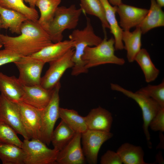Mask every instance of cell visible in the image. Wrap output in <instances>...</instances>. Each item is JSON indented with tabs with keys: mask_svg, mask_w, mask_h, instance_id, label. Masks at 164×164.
I'll list each match as a JSON object with an SVG mask.
<instances>
[{
	"mask_svg": "<svg viewBox=\"0 0 164 164\" xmlns=\"http://www.w3.org/2000/svg\"><path fill=\"white\" fill-rule=\"evenodd\" d=\"M157 3L161 7L164 6V0H156Z\"/></svg>",
	"mask_w": 164,
	"mask_h": 164,
	"instance_id": "f35d334b",
	"label": "cell"
},
{
	"mask_svg": "<svg viewBox=\"0 0 164 164\" xmlns=\"http://www.w3.org/2000/svg\"><path fill=\"white\" fill-rule=\"evenodd\" d=\"M0 142L15 144L21 148L23 142L15 131L5 123L0 121Z\"/></svg>",
	"mask_w": 164,
	"mask_h": 164,
	"instance_id": "1f68e13d",
	"label": "cell"
},
{
	"mask_svg": "<svg viewBox=\"0 0 164 164\" xmlns=\"http://www.w3.org/2000/svg\"><path fill=\"white\" fill-rule=\"evenodd\" d=\"M86 18V26L84 29H74L69 36V39L74 43L75 50L72 57L74 63L71 72L73 76L88 72V70L86 68L85 63L82 59L85 49L87 46H96L102 40L94 32L90 19Z\"/></svg>",
	"mask_w": 164,
	"mask_h": 164,
	"instance_id": "7a4b0ae2",
	"label": "cell"
},
{
	"mask_svg": "<svg viewBox=\"0 0 164 164\" xmlns=\"http://www.w3.org/2000/svg\"><path fill=\"white\" fill-rule=\"evenodd\" d=\"M5 49L22 56L32 55L53 43L47 32L35 22L28 19L23 22L21 33L12 37L0 34Z\"/></svg>",
	"mask_w": 164,
	"mask_h": 164,
	"instance_id": "6da1fadb",
	"label": "cell"
},
{
	"mask_svg": "<svg viewBox=\"0 0 164 164\" xmlns=\"http://www.w3.org/2000/svg\"><path fill=\"white\" fill-rule=\"evenodd\" d=\"M114 44V38L112 37L108 39L105 34L104 39L99 44L94 47H87L82 57L86 68L88 70L106 64L123 65L125 63V60L115 54Z\"/></svg>",
	"mask_w": 164,
	"mask_h": 164,
	"instance_id": "3957f363",
	"label": "cell"
},
{
	"mask_svg": "<svg viewBox=\"0 0 164 164\" xmlns=\"http://www.w3.org/2000/svg\"><path fill=\"white\" fill-rule=\"evenodd\" d=\"M76 133L61 120L52 134L51 142L54 149L59 151H60L72 139Z\"/></svg>",
	"mask_w": 164,
	"mask_h": 164,
	"instance_id": "4316f807",
	"label": "cell"
},
{
	"mask_svg": "<svg viewBox=\"0 0 164 164\" xmlns=\"http://www.w3.org/2000/svg\"><path fill=\"white\" fill-rule=\"evenodd\" d=\"M60 82L53 88L51 99L41 111L40 140L47 145L51 143V135L55 123L59 118Z\"/></svg>",
	"mask_w": 164,
	"mask_h": 164,
	"instance_id": "52a82bcc",
	"label": "cell"
},
{
	"mask_svg": "<svg viewBox=\"0 0 164 164\" xmlns=\"http://www.w3.org/2000/svg\"><path fill=\"white\" fill-rule=\"evenodd\" d=\"M150 9L139 27L142 33L145 34L150 30L164 26V13L156 0H150Z\"/></svg>",
	"mask_w": 164,
	"mask_h": 164,
	"instance_id": "44dd1931",
	"label": "cell"
},
{
	"mask_svg": "<svg viewBox=\"0 0 164 164\" xmlns=\"http://www.w3.org/2000/svg\"><path fill=\"white\" fill-rule=\"evenodd\" d=\"M24 86L15 76H8L0 72V91L9 100L18 103L22 101Z\"/></svg>",
	"mask_w": 164,
	"mask_h": 164,
	"instance_id": "ac0fdd59",
	"label": "cell"
},
{
	"mask_svg": "<svg viewBox=\"0 0 164 164\" xmlns=\"http://www.w3.org/2000/svg\"><path fill=\"white\" fill-rule=\"evenodd\" d=\"M149 10L123 4L117 6L116 12L120 18V26L123 31L138 27L147 14Z\"/></svg>",
	"mask_w": 164,
	"mask_h": 164,
	"instance_id": "5bb4252c",
	"label": "cell"
},
{
	"mask_svg": "<svg viewBox=\"0 0 164 164\" xmlns=\"http://www.w3.org/2000/svg\"><path fill=\"white\" fill-rule=\"evenodd\" d=\"M110 85L111 90L121 92L132 99L140 108L142 114L143 132L148 145L151 147V138L149 130V124L153 117L162 108L153 99L138 91L133 92L117 84L111 83Z\"/></svg>",
	"mask_w": 164,
	"mask_h": 164,
	"instance_id": "5b68a950",
	"label": "cell"
},
{
	"mask_svg": "<svg viewBox=\"0 0 164 164\" xmlns=\"http://www.w3.org/2000/svg\"><path fill=\"white\" fill-rule=\"evenodd\" d=\"M24 152L15 144L0 142V159L3 164H24Z\"/></svg>",
	"mask_w": 164,
	"mask_h": 164,
	"instance_id": "d4e9b609",
	"label": "cell"
},
{
	"mask_svg": "<svg viewBox=\"0 0 164 164\" xmlns=\"http://www.w3.org/2000/svg\"><path fill=\"white\" fill-rule=\"evenodd\" d=\"M37 0H23L26 2L28 3L29 5V7L35 8Z\"/></svg>",
	"mask_w": 164,
	"mask_h": 164,
	"instance_id": "d590c367",
	"label": "cell"
},
{
	"mask_svg": "<svg viewBox=\"0 0 164 164\" xmlns=\"http://www.w3.org/2000/svg\"><path fill=\"white\" fill-rule=\"evenodd\" d=\"M109 3L113 6H117L121 3V0H108Z\"/></svg>",
	"mask_w": 164,
	"mask_h": 164,
	"instance_id": "74e56055",
	"label": "cell"
},
{
	"mask_svg": "<svg viewBox=\"0 0 164 164\" xmlns=\"http://www.w3.org/2000/svg\"><path fill=\"white\" fill-rule=\"evenodd\" d=\"M0 121L12 127L25 139H31L22 124L18 103L12 101L1 94L0 95Z\"/></svg>",
	"mask_w": 164,
	"mask_h": 164,
	"instance_id": "8fae6325",
	"label": "cell"
},
{
	"mask_svg": "<svg viewBox=\"0 0 164 164\" xmlns=\"http://www.w3.org/2000/svg\"><path fill=\"white\" fill-rule=\"evenodd\" d=\"M59 118L76 133L82 134L88 129L84 117L73 109L60 107Z\"/></svg>",
	"mask_w": 164,
	"mask_h": 164,
	"instance_id": "83f0119b",
	"label": "cell"
},
{
	"mask_svg": "<svg viewBox=\"0 0 164 164\" xmlns=\"http://www.w3.org/2000/svg\"><path fill=\"white\" fill-rule=\"evenodd\" d=\"M81 135L76 133L69 142L59 152L56 164L85 163L86 160L81 145Z\"/></svg>",
	"mask_w": 164,
	"mask_h": 164,
	"instance_id": "4fadbf2b",
	"label": "cell"
},
{
	"mask_svg": "<svg viewBox=\"0 0 164 164\" xmlns=\"http://www.w3.org/2000/svg\"><path fill=\"white\" fill-rule=\"evenodd\" d=\"M100 162L101 164H122L118 153L111 150H108L101 156Z\"/></svg>",
	"mask_w": 164,
	"mask_h": 164,
	"instance_id": "e575fe53",
	"label": "cell"
},
{
	"mask_svg": "<svg viewBox=\"0 0 164 164\" xmlns=\"http://www.w3.org/2000/svg\"><path fill=\"white\" fill-rule=\"evenodd\" d=\"M163 157L162 153H159L156 155V161L159 164H162L164 163V160L163 159Z\"/></svg>",
	"mask_w": 164,
	"mask_h": 164,
	"instance_id": "8d00e7d4",
	"label": "cell"
},
{
	"mask_svg": "<svg viewBox=\"0 0 164 164\" xmlns=\"http://www.w3.org/2000/svg\"><path fill=\"white\" fill-rule=\"evenodd\" d=\"M22 148L24 152V164H55L59 151L48 148L39 139H24Z\"/></svg>",
	"mask_w": 164,
	"mask_h": 164,
	"instance_id": "8992f818",
	"label": "cell"
},
{
	"mask_svg": "<svg viewBox=\"0 0 164 164\" xmlns=\"http://www.w3.org/2000/svg\"><path fill=\"white\" fill-rule=\"evenodd\" d=\"M73 48L60 58L49 63V69L41 78L40 85L41 86L47 90L53 89L60 82L61 78L65 71L73 67L74 63L72 57L74 51Z\"/></svg>",
	"mask_w": 164,
	"mask_h": 164,
	"instance_id": "30bf717a",
	"label": "cell"
},
{
	"mask_svg": "<svg viewBox=\"0 0 164 164\" xmlns=\"http://www.w3.org/2000/svg\"><path fill=\"white\" fill-rule=\"evenodd\" d=\"M82 12L97 17L100 20L104 29H110L106 20L104 8L100 0H80Z\"/></svg>",
	"mask_w": 164,
	"mask_h": 164,
	"instance_id": "f1b7e54d",
	"label": "cell"
},
{
	"mask_svg": "<svg viewBox=\"0 0 164 164\" xmlns=\"http://www.w3.org/2000/svg\"><path fill=\"white\" fill-rule=\"evenodd\" d=\"M149 127L154 131L164 132V108H161L151 120Z\"/></svg>",
	"mask_w": 164,
	"mask_h": 164,
	"instance_id": "d6a6232c",
	"label": "cell"
},
{
	"mask_svg": "<svg viewBox=\"0 0 164 164\" xmlns=\"http://www.w3.org/2000/svg\"><path fill=\"white\" fill-rule=\"evenodd\" d=\"M61 2V0H37L36 2V6L40 13L37 22L47 31Z\"/></svg>",
	"mask_w": 164,
	"mask_h": 164,
	"instance_id": "cb8c5ba5",
	"label": "cell"
},
{
	"mask_svg": "<svg viewBox=\"0 0 164 164\" xmlns=\"http://www.w3.org/2000/svg\"><path fill=\"white\" fill-rule=\"evenodd\" d=\"M0 25H1V21H0ZM0 44L2 45L1 42L0 40Z\"/></svg>",
	"mask_w": 164,
	"mask_h": 164,
	"instance_id": "ab89813d",
	"label": "cell"
},
{
	"mask_svg": "<svg viewBox=\"0 0 164 164\" xmlns=\"http://www.w3.org/2000/svg\"><path fill=\"white\" fill-rule=\"evenodd\" d=\"M74 42L71 40L61 41L48 46L31 55L45 63L55 60L74 48Z\"/></svg>",
	"mask_w": 164,
	"mask_h": 164,
	"instance_id": "e0dca14e",
	"label": "cell"
},
{
	"mask_svg": "<svg viewBox=\"0 0 164 164\" xmlns=\"http://www.w3.org/2000/svg\"><path fill=\"white\" fill-rule=\"evenodd\" d=\"M104 8L106 20L110 26V32L114 36L116 50L124 49L122 39L123 30L119 26L116 19L115 13L117 6L111 5L108 0H100Z\"/></svg>",
	"mask_w": 164,
	"mask_h": 164,
	"instance_id": "d6986e66",
	"label": "cell"
},
{
	"mask_svg": "<svg viewBox=\"0 0 164 164\" xmlns=\"http://www.w3.org/2000/svg\"><path fill=\"white\" fill-rule=\"evenodd\" d=\"M53 89L47 90L40 85L24 86L22 101L38 109H44L48 104L52 97Z\"/></svg>",
	"mask_w": 164,
	"mask_h": 164,
	"instance_id": "9a60e30c",
	"label": "cell"
},
{
	"mask_svg": "<svg viewBox=\"0 0 164 164\" xmlns=\"http://www.w3.org/2000/svg\"><path fill=\"white\" fill-rule=\"evenodd\" d=\"M82 12L81 9L77 8L74 5L57 8L47 31L53 43L62 40L65 30L75 28Z\"/></svg>",
	"mask_w": 164,
	"mask_h": 164,
	"instance_id": "277c9868",
	"label": "cell"
},
{
	"mask_svg": "<svg viewBox=\"0 0 164 164\" xmlns=\"http://www.w3.org/2000/svg\"><path fill=\"white\" fill-rule=\"evenodd\" d=\"M135 61L138 63L142 71L146 82H151L156 79L159 71L153 63L146 50L141 49L136 56Z\"/></svg>",
	"mask_w": 164,
	"mask_h": 164,
	"instance_id": "484cf974",
	"label": "cell"
},
{
	"mask_svg": "<svg viewBox=\"0 0 164 164\" xmlns=\"http://www.w3.org/2000/svg\"><path fill=\"white\" fill-rule=\"evenodd\" d=\"M22 56L14 52L5 49L0 50V67L7 63H14L18 60Z\"/></svg>",
	"mask_w": 164,
	"mask_h": 164,
	"instance_id": "836d02e7",
	"label": "cell"
},
{
	"mask_svg": "<svg viewBox=\"0 0 164 164\" xmlns=\"http://www.w3.org/2000/svg\"><path fill=\"white\" fill-rule=\"evenodd\" d=\"M142 32L139 27H136L132 32L123 31L122 39L124 43V49L127 51V58L128 62L135 61V57L141 49Z\"/></svg>",
	"mask_w": 164,
	"mask_h": 164,
	"instance_id": "7402d4cb",
	"label": "cell"
},
{
	"mask_svg": "<svg viewBox=\"0 0 164 164\" xmlns=\"http://www.w3.org/2000/svg\"><path fill=\"white\" fill-rule=\"evenodd\" d=\"M2 45L0 44V48H1L2 47Z\"/></svg>",
	"mask_w": 164,
	"mask_h": 164,
	"instance_id": "60d3db41",
	"label": "cell"
},
{
	"mask_svg": "<svg viewBox=\"0 0 164 164\" xmlns=\"http://www.w3.org/2000/svg\"><path fill=\"white\" fill-rule=\"evenodd\" d=\"M28 19L19 12L0 6V28L9 29L12 33L20 35L22 24Z\"/></svg>",
	"mask_w": 164,
	"mask_h": 164,
	"instance_id": "ffe728a7",
	"label": "cell"
},
{
	"mask_svg": "<svg viewBox=\"0 0 164 164\" xmlns=\"http://www.w3.org/2000/svg\"><path fill=\"white\" fill-rule=\"evenodd\" d=\"M138 91L156 101L162 108H164V81L157 85L149 84Z\"/></svg>",
	"mask_w": 164,
	"mask_h": 164,
	"instance_id": "4dcf8cb0",
	"label": "cell"
},
{
	"mask_svg": "<svg viewBox=\"0 0 164 164\" xmlns=\"http://www.w3.org/2000/svg\"><path fill=\"white\" fill-rule=\"evenodd\" d=\"M14 63L19 71L18 79L23 86L40 85L45 63L30 55L22 56Z\"/></svg>",
	"mask_w": 164,
	"mask_h": 164,
	"instance_id": "ba28073f",
	"label": "cell"
},
{
	"mask_svg": "<svg viewBox=\"0 0 164 164\" xmlns=\"http://www.w3.org/2000/svg\"><path fill=\"white\" fill-rule=\"evenodd\" d=\"M113 135L110 132L89 129L81 134L82 149L86 160L89 163L97 164L98 155L101 146Z\"/></svg>",
	"mask_w": 164,
	"mask_h": 164,
	"instance_id": "9c48e42d",
	"label": "cell"
},
{
	"mask_svg": "<svg viewBox=\"0 0 164 164\" xmlns=\"http://www.w3.org/2000/svg\"><path fill=\"white\" fill-rule=\"evenodd\" d=\"M84 117L88 129L110 132L113 117L107 110L99 106L92 109Z\"/></svg>",
	"mask_w": 164,
	"mask_h": 164,
	"instance_id": "2e32d148",
	"label": "cell"
},
{
	"mask_svg": "<svg viewBox=\"0 0 164 164\" xmlns=\"http://www.w3.org/2000/svg\"><path fill=\"white\" fill-rule=\"evenodd\" d=\"M18 104L21 121L26 132L31 139L40 140L41 110L22 101Z\"/></svg>",
	"mask_w": 164,
	"mask_h": 164,
	"instance_id": "7c38bea8",
	"label": "cell"
},
{
	"mask_svg": "<svg viewBox=\"0 0 164 164\" xmlns=\"http://www.w3.org/2000/svg\"><path fill=\"white\" fill-rule=\"evenodd\" d=\"M0 6L19 12L34 21H37L39 18L37 10L26 6L23 0H0Z\"/></svg>",
	"mask_w": 164,
	"mask_h": 164,
	"instance_id": "f546056e",
	"label": "cell"
},
{
	"mask_svg": "<svg viewBox=\"0 0 164 164\" xmlns=\"http://www.w3.org/2000/svg\"><path fill=\"white\" fill-rule=\"evenodd\" d=\"M116 152L124 164H149L144 159V153L142 148L129 143L122 144Z\"/></svg>",
	"mask_w": 164,
	"mask_h": 164,
	"instance_id": "603a6c76",
	"label": "cell"
}]
</instances>
